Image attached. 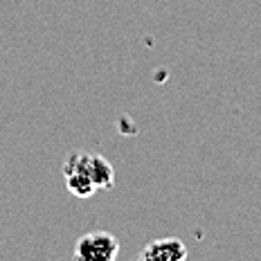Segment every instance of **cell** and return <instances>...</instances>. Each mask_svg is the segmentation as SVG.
Here are the masks:
<instances>
[{
	"instance_id": "7a4b0ae2",
	"label": "cell",
	"mask_w": 261,
	"mask_h": 261,
	"mask_svg": "<svg viewBox=\"0 0 261 261\" xmlns=\"http://www.w3.org/2000/svg\"><path fill=\"white\" fill-rule=\"evenodd\" d=\"M119 254V241L111 232H90L74 246V259L79 261H113Z\"/></svg>"
},
{
	"instance_id": "6da1fadb",
	"label": "cell",
	"mask_w": 261,
	"mask_h": 261,
	"mask_svg": "<svg viewBox=\"0 0 261 261\" xmlns=\"http://www.w3.org/2000/svg\"><path fill=\"white\" fill-rule=\"evenodd\" d=\"M65 171H81L95 182L97 189H113L115 185V171L113 165L99 153H86V151H77V153H70L68 160L63 165Z\"/></svg>"
},
{
	"instance_id": "3957f363",
	"label": "cell",
	"mask_w": 261,
	"mask_h": 261,
	"mask_svg": "<svg viewBox=\"0 0 261 261\" xmlns=\"http://www.w3.org/2000/svg\"><path fill=\"white\" fill-rule=\"evenodd\" d=\"M187 248H185L182 239L167 237L155 239L138 254L140 261H185L187 259Z\"/></svg>"
},
{
	"instance_id": "277c9868",
	"label": "cell",
	"mask_w": 261,
	"mask_h": 261,
	"mask_svg": "<svg viewBox=\"0 0 261 261\" xmlns=\"http://www.w3.org/2000/svg\"><path fill=\"white\" fill-rule=\"evenodd\" d=\"M63 176H65V187H68V192L72 196L88 198V196H92L97 192L95 182H92L86 173H81V171H65Z\"/></svg>"
}]
</instances>
